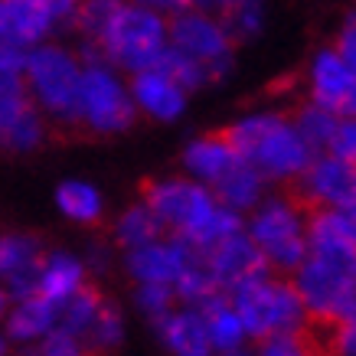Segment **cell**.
I'll return each mask as SVG.
<instances>
[{"instance_id": "e0dca14e", "label": "cell", "mask_w": 356, "mask_h": 356, "mask_svg": "<svg viewBox=\"0 0 356 356\" xmlns=\"http://www.w3.org/2000/svg\"><path fill=\"white\" fill-rule=\"evenodd\" d=\"M86 261L72 255V252H43L40 261V275H36V294H43L46 301H53L63 307L72 294L86 288Z\"/></svg>"}, {"instance_id": "4316f807", "label": "cell", "mask_w": 356, "mask_h": 356, "mask_svg": "<svg viewBox=\"0 0 356 356\" xmlns=\"http://www.w3.org/2000/svg\"><path fill=\"white\" fill-rule=\"evenodd\" d=\"M219 23H222L226 36L232 40V46L245 43V40H252L261 30L265 7H261V0H236V3H229V7L219 10Z\"/></svg>"}, {"instance_id": "ac0fdd59", "label": "cell", "mask_w": 356, "mask_h": 356, "mask_svg": "<svg viewBox=\"0 0 356 356\" xmlns=\"http://www.w3.org/2000/svg\"><path fill=\"white\" fill-rule=\"evenodd\" d=\"M238 161H242V154L222 138V131L190 140L184 151V167L190 170V177H196L200 184H209V186L216 180H222Z\"/></svg>"}, {"instance_id": "d6986e66", "label": "cell", "mask_w": 356, "mask_h": 356, "mask_svg": "<svg viewBox=\"0 0 356 356\" xmlns=\"http://www.w3.org/2000/svg\"><path fill=\"white\" fill-rule=\"evenodd\" d=\"M154 327H157L163 346L173 356H213V343H209V334H206V321L196 307L170 311Z\"/></svg>"}, {"instance_id": "9c48e42d", "label": "cell", "mask_w": 356, "mask_h": 356, "mask_svg": "<svg viewBox=\"0 0 356 356\" xmlns=\"http://www.w3.org/2000/svg\"><path fill=\"white\" fill-rule=\"evenodd\" d=\"M196 255H203V252H196L186 238L173 236V238H154L147 245H138V248H128V265L131 278L138 281V284H177V278L184 275V268Z\"/></svg>"}, {"instance_id": "8d00e7d4", "label": "cell", "mask_w": 356, "mask_h": 356, "mask_svg": "<svg viewBox=\"0 0 356 356\" xmlns=\"http://www.w3.org/2000/svg\"><path fill=\"white\" fill-rule=\"evenodd\" d=\"M43 3L53 10V17L59 23H72V20H76L79 3H82V0H43Z\"/></svg>"}, {"instance_id": "60d3db41", "label": "cell", "mask_w": 356, "mask_h": 356, "mask_svg": "<svg viewBox=\"0 0 356 356\" xmlns=\"http://www.w3.org/2000/svg\"><path fill=\"white\" fill-rule=\"evenodd\" d=\"M10 304H13V298H10V291L0 284V321L7 317V311H10Z\"/></svg>"}, {"instance_id": "f1b7e54d", "label": "cell", "mask_w": 356, "mask_h": 356, "mask_svg": "<svg viewBox=\"0 0 356 356\" xmlns=\"http://www.w3.org/2000/svg\"><path fill=\"white\" fill-rule=\"evenodd\" d=\"M154 69L167 72V76H170L180 88H186V92H193V88H200V86H206V82H209V79H206L203 63H196V59H190L186 53L173 49L170 43H167V49L161 53V59L154 63Z\"/></svg>"}, {"instance_id": "7a4b0ae2", "label": "cell", "mask_w": 356, "mask_h": 356, "mask_svg": "<svg viewBox=\"0 0 356 356\" xmlns=\"http://www.w3.org/2000/svg\"><path fill=\"white\" fill-rule=\"evenodd\" d=\"M88 43L102 53L105 63L134 76L140 69H151L167 49V23L161 13L134 0H121Z\"/></svg>"}, {"instance_id": "836d02e7", "label": "cell", "mask_w": 356, "mask_h": 356, "mask_svg": "<svg viewBox=\"0 0 356 356\" xmlns=\"http://www.w3.org/2000/svg\"><path fill=\"white\" fill-rule=\"evenodd\" d=\"M337 53L343 56V63L353 69V76H356V10L346 17L343 30L337 36Z\"/></svg>"}, {"instance_id": "277c9868", "label": "cell", "mask_w": 356, "mask_h": 356, "mask_svg": "<svg viewBox=\"0 0 356 356\" xmlns=\"http://www.w3.org/2000/svg\"><path fill=\"white\" fill-rule=\"evenodd\" d=\"M229 301L236 307L245 334L259 340L275 334H294L307 317V307L291 278H271V275L245 278L236 288H229Z\"/></svg>"}, {"instance_id": "ffe728a7", "label": "cell", "mask_w": 356, "mask_h": 356, "mask_svg": "<svg viewBox=\"0 0 356 356\" xmlns=\"http://www.w3.org/2000/svg\"><path fill=\"white\" fill-rule=\"evenodd\" d=\"M353 88H356L353 69L343 63V56L337 53V49H324V53L314 59L311 92H314V102H317V105H324V108H330V111H340Z\"/></svg>"}, {"instance_id": "ee69618b", "label": "cell", "mask_w": 356, "mask_h": 356, "mask_svg": "<svg viewBox=\"0 0 356 356\" xmlns=\"http://www.w3.org/2000/svg\"><path fill=\"white\" fill-rule=\"evenodd\" d=\"M219 356H248V353H238V350H229V353H219Z\"/></svg>"}, {"instance_id": "d590c367", "label": "cell", "mask_w": 356, "mask_h": 356, "mask_svg": "<svg viewBox=\"0 0 356 356\" xmlns=\"http://www.w3.org/2000/svg\"><path fill=\"white\" fill-rule=\"evenodd\" d=\"M337 317H340L343 324L356 327V281L353 284H346L343 298H340V304H337Z\"/></svg>"}, {"instance_id": "3957f363", "label": "cell", "mask_w": 356, "mask_h": 356, "mask_svg": "<svg viewBox=\"0 0 356 356\" xmlns=\"http://www.w3.org/2000/svg\"><path fill=\"white\" fill-rule=\"evenodd\" d=\"M23 86L33 105L46 121L79 124V86H82V59L65 46L40 43L26 53Z\"/></svg>"}, {"instance_id": "7c38bea8", "label": "cell", "mask_w": 356, "mask_h": 356, "mask_svg": "<svg viewBox=\"0 0 356 356\" xmlns=\"http://www.w3.org/2000/svg\"><path fill=\"white\" fill-rule=\"evenodd\" d=\"M40 261H43L40 238L26 236V232H3L0 236V284L10 291L13 301L36 294Z\"/></svg>"}, {"instance_id": "484cf974", "label": "cell", "mask_w": 356, "mask_h": 356, "mask_svg": "<svg viewBox=\"0 0 356 356\" xmlns=\"http://www.w3.org/2000/svg\"><path fill=\"white\" fill-rule=\"evenodd\" d=\"M102 301H105V298H102L95 288H88L86 284L82 291L72 294V298L59 307V330L79 337V340L86 343V334H88V327H92V321H95Z\"/></svg>"}, {"instance_id": "52a82bcc", "label": "cell", "mask_w": 356, "mask_h": 356, "mask_svg": "<svg viewBox=\"0 0 356 356\" xmlns=\"http://www.w3.org/2000/svg\"><path fill=\"white\" fill-rule=\"evenodd\" d=\"M144 203L154 209V216L161 219L163 229H170L173 236L190 238L213 216L219 200L200 180L170 177V180H151L144 186Z\"/></svg>"}, {"instance_id": "9a60e30c", "label": "cell", "mask_w": 356, "mask_h": 356, "mask_svg": "<svg viewBox=\"0 0 356 356\" xmlns=\"http://www.w3.org/2000/svg\"><path fill=\"white\" fill-rule=\"evenodd\" d=\"M291 281H294V288H298V294H301L307 314H330V317H337V304L343 298L346 284H353L343 275H337L334 268H327L324 261H317L314 255H307L294 268Z\"/></svg>"}, {"instance_id": "8992f818", "label": "cell", "mask_w": 356, "mask_h": 356, "mask_svg": "<svg viewBox=\"0 0 356 356\" xmlns=\"http://www.w3.org/2000/svg\"><path fill=\"white\" fill-rule=\"evenodd\" d=\"M301 222L284 196H275L268 203H261L252 216V226H248V236L255 238V245L261 248V255L271 268H278L281 275H288L307 259V238L301 236Z\"/></svg>"}, {"instance_id": "5b68a950", "label": "cell", "mask_w": 356, "mask_h": 356, "mask_svg": "<svg viewBox=\"0 0 356 356\" xmlns=\"http://www.w3.org/2000/svg\"><path fill=\"white\" fill-rule=\"evenodd\" d=\"M134 98L121 82L118 69L105 59L82 63V86H79V128L92 134H121L134 124Z\"/></svg>"}, {"instance_id": "30bf717a", "label": "cell", "mask_w": 356, "mask_h": 356, "mask_svg": "<svg viewBox=\"0 0 356 356\" xmlns=\"http://www.w3.org/2000/svg\"><path fill=\"white\" fill-rule=\"evenodd\" d=\"M167 43L196 63H203V69L209 63L232 56V40L226 36L222 23L206 10H193V7L173 17V23L167 26Z\"/></svg>"}, {"instance_id": "83f0119b", "label": "cell", "mask_w": 356, "mask_h": 356, "mask_svg": "<svg viewBox=\"0 0 356 356\" xmlns=\"http://www.w3.org/2000/svg\"><path fill=\"white\" fill-rule=\"evenodd\" d=\"M121 337H124V317H121V311L111 301H102L95 321H92V327L86 334L88 353H111L121 343Z\"/></svg>"}, {"instance_id": "8fae6325", "label": "cell", "mask_w": 356, "mask_h": 356, "mask_svg": "<svg viewBox=\"0 0 356 356\" xmlns=\"http://www.w3.org/2000/svg\"><path fill=\"white\" fill-rule=\"evenodd\" d=\"M206 265L213 271V278L219 281V288L229 291L236 288L238 281L245 278H259V275H268V261L261 255V248L255 245V238L248 232H232L229 238H222L219 245H213L206 252Z\"/></svg>"}, {"instance_id": "74e56055", "label": "cell", "mask_w": 356, "mask_h": 356, "mask_svg": "<svg viewBox=\"0 0 356 356\" xmlns=\"http://www.w3.org/2000/svg\"><path fill=\"white\" fill-rule=\"evenodd\" d=\"M337 356H356V327L343 324L340 340H337Z\"/></svg>"}, {"instance_id": "603a6c76", "label": "cell", "mask_w": 356, "mask_h": 356, "mask_svg": "<svg viewBox=\"0 0 356 356\" xmlns=\"http://www.w3.org/2000/svg\"><path fill=\"white\" fill-rule=\"evenodd\" d=\"M200 314H203V321H206V334H209L213 350H219V353L238 350L242 337H245V327H242L236 307H232V301H229L226 294L216 298V301H209L206 307H200Z\"/></svg>"}, {"instance_id": "4dcf8cb0", "label": "cell", "mask_w": 356, "mask_h": 356, "mask_svg": "<svg viewBox=\"0 0 356 356\" xmlns=\"http://www.w3.org/2000/svg\"><path fill=\"white\" fill-rule=\"evenodd\" d=\"M134 304L157 324L161 317H167V314L173 311V288L170 284H138Z\"/></svg>"}, {"instance_id": "7402d4cb", "label": "cell", "mask_w": 356, "mask_h": 356, "mask_svg": "<svg viewBox=\"0 0 356 356\" xmlns=\"http://www.w3.org/2000/svg\"><path fill=\"white\" fill-rule=\"evenodd\" d=\"M261 177L252 163L242 157V161L232 167V170L222 177V180H216L213 184V196H216L222 206H229V209H248V206L259 203L261 196Z\"/></svg>"}, {"instance_id": "d6a6232c", "label": "cell", "mask_w": 356, "mask_h": 356, "mask_svg": "<svg viewBox=\"0 0 356 356\" xmlns=\"http://www.w3.org/2000/svg\"><path fill=\"white\" fill-rule=\"evenodd\" d=\"M330 151L356 167V118H346V121H340V124H337V134H334Z\"/></svg>"}, {"instance_id": "e575fe53", "label": "cell", "mask_w": 356, "mask_h": 356, "mask_svg": "<svg viewBox=\"0 0 356 356\" xmlns=\"http://www.w3.org/2000/svg\"><path fill=\"white\" fill-rule=\"evenodd\" d=\"M134 3H140V7H147V10L161 13V17H177V13H184L193 7V0H134Z\"/></svg>"}, {"instance_id": "ba28073f", "label": "cell", "mask_w": 356, "mask_h": 356, "mask_svg": "<svg viewBox=\"0 0 356 356\" xmlns=\"http://www.w3.org/2000/svg\"><path fill=\"white\" fill-rule=\"evenodd\" d=\"M46 140V118L26 95L23 76L0 72V147L30 154Z\"/></svg>"}, {"instance_id": "f546056e", "label": "cell", "mask_w": 356, "mask_h": 356, "mask_svg": "<svg viewBox=\"0 0 356 356\" xmlns=\"http://www.w3.org/2000/svg\"><path fill=\"white\" fill-rule=\"evenodd\" d=\"M20 356H88V346L82 343L79 337L65 334V330L56 327L53 334H46L43 340L23 346Z\"/></svg>"}, {"instance_id": "5bb4252c", "label": "cell", "mask_w": 356, "mask_h": 356, "mask_svg": "<svg viewBox=\"0 0 356 356\" xmlns=\"http://www.w3.org/2000/svg\"><path fill=\"white\" fill-rule=\"evenodd\" d=\"M128 88H131V98H134V108L157 121L180 118L186 108V88H180L167 72L154 69V65L134 72Z\"/></svg>"}, {"instance_id": "2e32d148", "label": "cell", "mask_w": 356, "mask_h": 356, "mask_svg": "<svg viewBox=\"0 0 356 356\" xmlns=\"http://www.w3.org/2000/svg\"><path fill=\"white\" fill-rule=\"evenodd\" d=\"M59 327V304L46 301L43 294H26L10 304V311L3 317V334L10 337V343H36L46 334H53Z\"/></svg>"}, {"instance_id": "b9f144b4", "label": "cell", "mask_w": 356, "mask_h": 356, "mask_svg": "<svg viewBox=\"0 0 356 356\" xmlns=\"http://www.w3.org/2000/svg\"><path fill=\"white\" fill-rule=\"evenodd\" d=\"M340 111H343L346 118H356V88H353V92H350V98H346V102H343V108H340Z\"/></svg>"}, {"instance_id": "4fadbf2b", "label": "cell", "mask_w": 356, "mask_h": 356, "mask_svg": "<svg viewBox=\"0 0 356 356\" xmlns=\"http://www.w3.org/2000/svg\"><path fill=\"white\" fill-rule=\"evenodd\" d=\"M59 20L43 0H0V36L7 43L33 49L49 43V33H56Z\"/></svg>"}, {"instance_id": "f35d334b", "label": "cell", "mask_w": 356, "mask_h": 356, "mask_svg": "<svg viewBox=\"0 0 356 356\" xmlns=\"http://www.w3.org/2000/svg\"><path fill=\"white\" fill-rule=\"evenodd\" d=\"M86 261V268H98V271H105V265H108V248L105 245H92L88 248V259Z\"/></svg>"}, {"instance_id": "f6af8a7d", "label": "cell", "mask_w": 356, "mask_h": 356, "mask_svg": "<svg viewBox=\"0 0 356 356\" xmlns=\"http://www.w3.org/2000/svg\"><path fill=\"white\" fill-rule=\"evenodd\" d=\"M0 43H7V40H3V36H0Z\"/></svg>"}, {"instance_id": "44dd1931", "label": "cell", "mask_w": 356, "mask_h": 356, "mask_svg": "<svg viewBox=\"0 0 356 356\" xmlns=\"http://www.w3.org/2000/svg\"><path fill=\"white\" fill-rule=\"evenodd\" d=\"M56 206L65 219H72L79 226H92L105 213V200L92 184L86 180H63L56 186Z\"/></svg>"}, {"instance_id": "ab89813d", "label": "cell", "mask_w": 356, "mask_h": 356, "mask_svg": "<svg viewBox=\"0 0 356 356\" xmlns=\"http://www.w3.org/2000/svg\"><path fill=\"white\" fill-rule=\"evenodd\" d=\"M229 3H236V0H193V7H203V10H222Z\"/></svg>"}, {"instance_id": "7bdbcfd3", "label": "cell", "mask_w": 356, "mask_h": 356, "mask_svg": "<svg viewBox=\"0 0 356 356\" xmlns=\"http://www.w3.org/2000/svg\"><path fill=\"white\" fill-rule=\"evenodd\" d=\"M0 356H10V337L0 330Z\"/></svg>"}, {"instance_id": "cb8c5ba5", "label": "cell", "mask_w": 356, "mask_h": 356, "mask_svg": "<svg viewBox=\"0 0 356 356\" xmlns=\"http://www.w3.org/2000/svg\"><path fill=\"white\" fill-rule=\"evenodd\" d=\"M337 111L324 108V105H304V108L294 111V131L301 134V140L311 147V154H324L330 151V144H334V134H337Z\"/></svg>"}, {"instance_id": "1f68e13d", "label": "cell", "mask_w": 356, "mask_h": 356, "mask_svg": "<svg viewBox=\"0 0 356 356\" xmlns=\"http://www.w3.org/2000/svg\"><path fill=\"white\" fill-rule=\"evenodd\" d=\"M259 356H311L307 346L298 334H275V337H265L259 346Z\"/></svg>"}, {"instance_id": "6da1fadb", "label": "cell", "mask_w": 356, "mask_h": 356, "mask_svg": "<svg viewBox=\"0 0 356 356\" xmlns=\"http://www.w3.org/2000/svg\"><path fill=\"white\" fill-rule=\"evenodd\" d=\"M222 138L245 157L261 177L291 180L311 163V147L301 140L294 124L281 115H252L222 131Z\"/></svg>"}, {"instance_id": "d4e9b609", "label": "cell", "mask_w": 356, "mask_h": 356, "mask_svg": "<svg viewBox=\"0 0 356 356\" xmlns=\"http://www.w3.org/2000/svg\"><path fill=\"white\" fill-rule=\"evenodd\" d=\"M161 236H163L161 219L154 216V209L147 203L128 206L118 216V222H115V242L124 252L138 245H147V242H154V238H161Z\"/></svg>"}]
</instances>
